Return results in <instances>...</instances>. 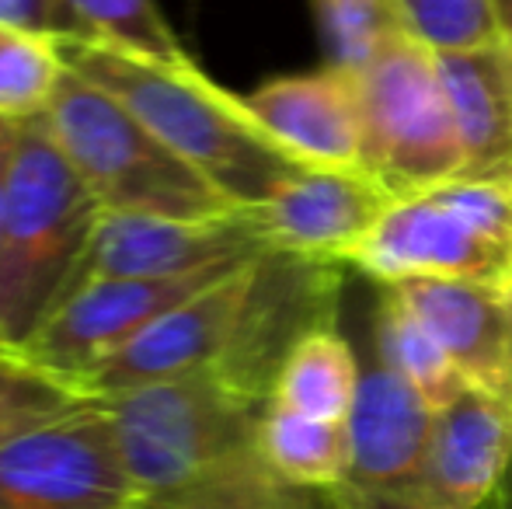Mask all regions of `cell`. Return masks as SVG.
I'll use <instances>...</instances> for the list:
<instances>
[{
    "instance_id": "cell-1",
    "label": "cell",
    "mask_w": 512,
    "mask_h": 509,
    "mask_svg": "<svg viewBox=\"0 0 512 509\" xmlns=\"http://www.w3.org/2000/svg\"><path fill=\"white\" fill-rule=\"evenodd\" d=\"M133 482V509H335L286 482L258 443L265 405L213 374L147 384L105 401Z\"/></svg>"
},
{
    "instance_id": "cell-2",
    "label": "cell",
    "mask_w": 512,
    "mask_h": 509,
    "mask_svg": "<svg viewBox=\"0 0 512 509\" xmlns=\"http://www.w3.org/2000/svg\"><path fill=\"white\" fill-rule=\"evenodd\" d=\"M63 56L70 74L133 112L237 210L262 206L279 185L307 168L255 123L241 95L209 81L196 63L154 67L91 39H67Z\"/></svg>"
},
{
    "instance_id": "cell-3",
    "label": "cell",
    "mask_w": 512,
    "mask_h": 509,
    "mask_svg": "<svg viewBox=\"0 0 512 509\" xmlns=\"http://www.w3.org/2000/svg\"><path fill=\"white\" fill-rule=\"evenodd\" d=\"M102 206L56 147L46 116L21 123L0 210V353L25 356L70 297Z\"/></svg>"
},
{
    "instance_id": "cell-4",
    "label": "cell",
    "mask_w": 512,
    "mask_h": 509,
    "mask_svg": "<svg viewBox=\"0 0 512 509\" xmlns=\"http://www.w3.org/2000/svg\"><path fill=\"white\" fill-rule=\"evenodd\" d=\"M46 126L102 213H237L230 199H223L175 150L164 147L133 112L70 70L53 109L46 112Z\"/></svg>"
},
{
    "instance_id": "cell-5",
    "label": "cell",
    "mask_w": 512,
    "mask_h": 509,
    "mask_svg": "<svg viewBox=\"0 0 512 509\" xmlns=\"http://www.w3.org/2000/svg\"><path fill=\"white\" fill-rule=\"evenodd\" d=\"M363 171L394 199L429 192L464 175V150L450 116L439 63L425 42L401 32L356 70Z\"/></svg>"
},
{
    "instance_id": "cell-6",
    "label": "cell",
    "mask_w": 512,
    "mask_h": 509,
    "mask_svg": "<svg viewBox=\"0 0 512 509\" xmlns=\"http://www.w3.org/2000/svg\"><path fill=\"white\" fill-rule=\"evenodd\" d=\"M0 509H133V482L105 401L0 436Z\"/></svg>"
},
{
    "instance_id": "cell-7",
    "label": "cell",
    "mask_w": 512,
    "mask_h": 509,
    "mask_svg": "<svg viewBox=\"0 0 512 509\" xmlns=\"http://www.w3.org/2000/svg\"><path fill=\"white\" fill-rule=\"evenodd\" d=\"M342 262L265 252L251 262V283L234 335L209 374L230 391L269 405L286 356L321 328H335L342 300Z\"/></svg>"
},
{
    "instance_id": "cell-8",
    "label": "cell",
    "mask_w": 512,
    "mask_h": 509,
    "mask_svg": "<svg viewBox=\"0 0 512 509\" xmlns=\"http://www.w3.org/2000/svg\"><path fill=\"white\" fill-rule=\"evenodd\" d=\"M349 265L384 286L411 279L512 286V241L478 224L443 182L429 192L398 199L356 248Z\"/></svg>"
},
{
    "instance_id": "cell-9",
    "label": "cell",
    "mask_w": 512,
    "mask_h": 509,
    "mask_svg": "<svg viewBox=\"0 0 512 509\" xmlns=\"http://www.w3.org/2000/svg\"><path fill=\"white\" fill-rule=\"evenodd\" d=\"M234 265L241 262L171 279H88L49 314L21 360L84 394L88 377L126 349L150 321L227 276Z\"/></svg>"
},
{
    "instance_id": "cell-10",
    "label": "cell",
    "mask_w": 512,
    "mask_h": 509,
    "mask_svg": "<svg viewBox=\"0 0 512 509\" xmlns=\"http://www.w3.org/2000/svg\"><path fill=\"white\" fill-rule=\"evenodd\" d=\"M436 412L398 374L363 370L349 429V471L328 492L335 509H418Z\"/></svg>"
},
{
    "instance_id": "cell-11",
    "label": "cell",
    "mask_w": 512,
    "mask_h": 509,
    "mask_svg": "<svg viewBox=\"0 0 512 509\" xmlns=\"http://www.w3.org/2000/svg\"><path fill=\"white\" fill-rule=\"evenodd\" d=\"M265 252L248 210L223 217H157V213H102L91 248L77 272L88 279H171ZM70 290V293H74Z\"/></svg>"
},
{
    "instance_id": "cell-12",
    "label": "cell",
    "mask_w": 512,
    "mask_h": 509,
    "mask_svg": "<svg viewBox=\"0 0 512 509\" xmlns=\"http://www.w3.org/2000/svg\"><path fill=\"white\" fill-rule=\"evenodd\" d=\"M251 262H255V255L234 265L216 283L192 293L178 307H171L157 321H150L126 349H119L105 367H98L88 377L84 398L108 401L115 394L136 391L147 384L209 374L234 335L237 314H241L244 293L251 283Z\"/></svg>"
},
{
    "instance_id": "cell-13",
    "label": "cell",
    "mask_w": 512,
    "mask_h": 509,
    "mask_svg": "<svg viewBox=\"0 0 512 509\" xmlns=\"http://www.w3.org/2000/svg\"><path fill=\"white\" fill-rule=\"evenodd\" d=\"M394 203L398 199L359 168H304L248 217L272 252L352 262Z\"/></svg>"
},
{
    "instance_id": "cell-14",
    "label": "cell",
    "mask_w": 512,
    "mask_h": 509,
    "mask_svg": "<svg viewBox=\"0 0 512 509\" xmlns=\"http://www.w3.org/2000/svg\"><path fill=\"white\" fill-rule=\"evenodd\" d=\"M391 290L443 342L467 384L512 408V286L411 279Z\"/></svg>"
},
{
    "instance_id": "cell-15",
    "label": "cell",
    "mask_w": 512,
    "mask_h": 509,
    "mask_svg": "<svg viewBox=\"0 0 512 509\" xmlns=\"http://www.w3.org/2000/svg\"><path fill=\"white\" fill-rule=\"evenodd\" d=\"M241 98L255 123L300 164L363 171V123L352 74L324 63L310 74L276 77Z\"/></svg>"
},
{
    "instance_id": "cell-16",
    "label": "cell",
    "mask_w": 512,
    "mask_h": 509,
    "mask_svg": "<svg viewBox=\"0 0 512 509\" xmlns=\"http://www.w3.org/2000/svg\"><path fill=\"white\" fill-rule=\"evenodd\" d=\"M512 457V408L467 387L436 412L418 509H478Z\"/></svg>"
},
{
    "instance_id": "cell-17",
    "label": "cell",
    "mask_w": 512,
    "mask_h": 509,
    "mask_svg": "<svg viewBox=\"0 0 512 509\" xmlns=\"http://www.w3.org/2000/svg\"><path fill=\"white\" fill-rule=\"evenodd\" d=\"M467 178H512V46L436 53Z\"/></svg>"
},
{
    "instance_id": "cell-18",
    "label": "cell",
    "mask_w": 512,
    "mask_h": 509,
    "mask_svg": "<svg viewBox=\"0 0 512 509\" xmlns=\"http://www.w3.org/2000/svg\"><path fill=\"white\" fill-rule=\"evenodd\" d=\"M359 377L363 370L349 342L338 335V328H321L286 356L272 387V405L321 422H345L356 401Z\"/></svg>"
},
{
    "instance_id": "cell-19",
    "label": "cell",
    "mask_w": 512,
    "mask_h": 509,
    "mask_svg": "<svg viewBox=\"0 0 512 509\" xmlns=\"http://www.w3.org/2000/svg\"><path fill=\"white\" fill-rule=\"evenodd\" d=\"M258 443L269 464L310 492H324L345 482L349 471V429L345 422H321L283 405H265L258 422Z\"/></svg>"
},
{
    "instance_id": "cell-20",
    "label": "cell",
    "mask_w": 512,
    "mask_h": 509,
    "mask_svg": "<svg viewBox=\"0 0 512 509\" xmlns=\"http://www.w3.org/2000/svg\"><path fill=\"white\" fill-rule=\"evenodd\" d=\"M377 353L380 363L391 374H398L432 412L457 401L471 387L453 367L443 342L391 286H384V300L377 311Z\"/></svg>"
},
{
    "instance_id": "cell-21",
    "label": "cell",
    "mask_w": 512,
    "mask_h": 509,
    "mask_svg": "<svg viewBox=\"0 0 512 509\" xmlns=\"http://www.w3.org/2000/svg\"><path fill=\"white\" fill-rule=\"evenodd\" d=\"M60 35L0 21V123H32L53 109L63 81L67 56Z\"/></svg>"
},
{
    "instance_id": "cell-22",
    "label": "cell",
    "mask_w": 512,
    "mask_h": 509,
    "mask_svg": "<svg viewBox=\"0 0 512 509\" xmlns=\"http://www.w3.org/2000/svg\"><path fill=\"white\" fill-rule=\"evenodd\" d=\"M84 39L102 42L154 67H189L182 39L168 25L157 0H67Z\"/></svg>"
},
{
    "instance_id": "cell-23",
    "label": "cell",
    "mask_w": 512,
    "mask_h": 509,
    "mask_svg": "<svg viewBox=\"0 0 512 509\" xmlns=\"http://www.w3.org/2000/svg\"><path fill=\"white\" fill-rule=\"evenodd\" d=\"M328 67L363 70L394 35L408 32L398 0H314Z\"/></svg>"
},
{
    "instance_id": "cell-24",
    "label": "cell",
    "mask_w": 512,
    "mask_h": 509,
    "mask_svg": "<svg viewBox=\"0 0 512 509\" xmlns=\"http://www.w3.org/2000/svg\"><path fill=\"white\" fill-rule=\"evenodd\" d=\"M408 32L432 53H464L502 39L492 0H398Z\"/></svg>"
},
{
    "instance_id": "cell-25",
    "label": "cell",
    "mask_w": 512,
    "mask_h": 509,
    "mask_svg": "<svg viewBox=\"0 0 512 509\" xmlns=\"http://www.w3.org/2000/svg\"><path fill=\"white\" fill-rule=\"evenodd\" d=\"M88 401L70 384L56 381L53 374L32 367L21 356L0 353V436H11L25 426L67 412Z\"/></svg>"
},
{
    "instance_id": "cell-26",
    "label": "cell",
    "mask_w": 512,
    "mask_h": 509,
    "mask_svg": "<svg viewBox=\"0 0 512 509\" xmlns=\"http://www.w3.org/2000/svg\"><path fill=\"white\" fill-rule=\"evenodd\" d=\"M0 21L60 35V39H84L81 21L74 18L67 0H0Z\"/></svg>"
},
{
    "instance_id": "cell-27",
    "label": "cell",
    "mask_w": 512,
    "mask_h": 509,
    "mask_svg": "<svg viewBox=\"0 0 512 509\" xmlns=\"http://www.w3.org/2000/svg\"><path fill=\"white\" fill-rule=\"evenodd\" d=\"M478 509H512V457H509L506 471H502L499 485L492 489V496H488Z\"/></svg>"
},
{
    "instance_id": "cell-28",
    "label": "cell",
    "mask_w": 512,
    "mask_h": 509,
    "mask_svg": "<svg viewBox=\"0 0 512 509\" xmlns=\"http://www.w3.org/2000/svg\"><path fill=\"white\" fill-rule=\"evenodd\" d=\"M14 133H18V126L0 123V210H4V185H7V164H11V150H14Z\"/></svg>"
},
{
    "instance_id": "cell-29",
    "label": "cell",
    "mask_w": 512,
    "mask_h": 509,
    "mask_svg": "<svg viewBox=\"0 0 512 509\" xmlns=\"http://www.w3.org/2000/svg\"><path fill=\"white\" fill-rule=\"evenodd\" d=\"M492 4H495V18H499L502 39L512 46V0H492Z\"/></svg>"
}]
</instances>
